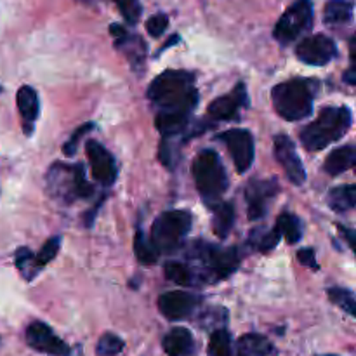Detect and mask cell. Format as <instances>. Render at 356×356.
Returning a JSON list of instances; mask_svg holds the SVG:
<instances>
[{
  "instance_id": "603a6c76",
  "label": "cell",
  "mask_w": 356,
  "mask_h": 356,
  "mask_svg": "<svg viewBox=\"0 0 356 356\" xmlns=\"http://www.w3.org/2000/svg\"><path fill=\"white\" fill-rule=\"evenodd\" d=\"M325 24H346L353 21V3L348 0H330L323 10Z\"/></svg>"
},
{
  "instance_id": "cb8c5ba5",
  "label": "cell",
  "mask_w": 356,
  "mask_h": 356,
  "mask_svg": "<svg viewBox=\"0 0 356 356\" xmlns=\"http://www.w3.org/2000/svg\"><path fill=\"white\" fill-rule=\"evenodd\" d=\"M329 205L334 212H348L356 205V188L355 184L334 188L329 193Z\"/></svg>"
},
{
  "instance_id": "4fadbf2b",
  "label": "cell",
  "mask_w": 356,
  "mask_h": 356,
  "mask_svg": "<svg viewBox=\"0 0 356 356\" xmlns=\"http://www.w3.org/2000/svg\"><path fill=\"white\" fill-rule=\"evenodd\" d=\"M26 343L38 353L52 356H70V348L52 332L49 325L42 322H33L26 329Z\"/></svg>"
},
{
  "instance_id": "5b68a950",
  "label": "cell",
  "mask_w": 356,
  "mask_h": 356,
  "mask_svg": "<svg viewBox=\"0 0 356 356\" xmlns=\"http://www.w3.org/2000/svg\"><path fill=\"white\" fill-rule=\"evenodd\" d=\"M47 190L56 200L72 204L94 195V186L87 181L83 165H65L56 162L47 172Z\"/></svg>"
},
{
  "instance_id": "4dcf8cb0",
  "label": "cell",
  "mask_w": 356,
  "mask_h": 356,
  "mask_svg": "<svg viewBox=\"0 0 356 356\" xmlns=\"http://www.w3.org/2000/svg\"><path fill=\"white\" fill-rule=\"evenodd\" d=\"M209 355L211 356H232V336L228 330L218 329L212 332L209 341Z\"/></svg>"
},
{
  "instance_id": "5bb4252c",
  "label": "cell",
  "mask_w": 356,
  "mask_h": 356,
  "mask_svg": "<svg viewBox=\"0 0 356 356\" xmlns=\"http://www.w3.org/2000/svg\"><path fill=\"white\" fill-rule=\"evenodd\" d=\"M249 106L245 83L240 82L235 89L226 96L218 97L209 104V115L214 120H235L238 118V111Z\"/></svg>"
},
{
  "instance_id": "484cf974",
  "label": "cell",
  "mask_w": 356,
  "mask_h": 356,
  "mask_svg": "<svg viewBox=\"0 0 356 356\" xmlns=\"http://www.w3.org/2000/svg\"><path fill=\"white\" fill-rule=\"evenodd\" d=\"M282 235L278 232V228L275 226L273 229H254L252 235H250V243L256 247L259 252H270L271 249L278 245Z\"/></svg>"
},
{
  "instance_id": "f35d334b",
  "label": "cell",
  "mask_w": 356,
  "mask_h": 356,
  "mask_svg": "<svg viewBox=\"0 0 356 356\" xmlns=\"http://www.w3.org/2000/svg\"><path fill=\"white\" fill-rule=\"evenodd\" d=\"M343 79H344V82L350 83V86H355V82H356V70L355 68H348V72L344 73Z\"/></svg>"
},
{
  "instance_id": "6da1fadb",
  "label": "cell",
  "mask_w": 356,
  "mask_h": 356,
  "mask_svg": "<svg viewBox=\"0 0 356 356\" xmlns=\"http://www.w3.org/2000/svg\"><path fill=\"white\" fill-rule=\"evenodd\" d=\"M148 99L159 111H179L190 115L197 106L198 94L193 75L188 72H163L148 87Z\"/></svg>"
},
{
  "instance_id": "7a4b0ae2",
  "label": "cell",
  "mask_w": 356,
  "mask_h": 356,
  "mask_svg": "<svg viewBox=\"0 0 356 356\" xmlns=\"http://www.w3.org/2000/svg\"><path fill=\"white\" fill-rule=\"evenodd\" d=\"M353 115L346 106H325L312 122L301 131V143L309 152H320L332 143L339 141L351 129Z\"/></svg>"
},
{
  "instance_id": "7402d4cb",
  "label": "cell",
  "mask_w": 356,
  "mask_h": 356,
  "mask_svg": "<svg viewBox=\"0 0 356 356\" xmlns=\"http://www.w3.org/2000/svg\"><path fill=\"white\" fill-rule=\"evenodd\" d=\"M273 351L270 341L259 334H245L240 337L236 356H270Z\"/></svg>"
},
{
  "instance_id": "e0dca14e",
  "label": "cell",
  "mask_w": 356,
  "mask_h": 356,
  "mask_svg": "<svg viewBox=\"0 0 356 356\" xmlns=\"http://www.w3.org/2000/svg\"><path fill=\"white\" fill-rule=\"evenodd\" d=\"M16 101L17 108H19V115L23 118V129L30 136L33 132L38 113H40V101H38L37 90L30 86H23L17 90Z\"/></svg>"
},
{
  "instance_id": "d590c367",
  "label": "cell",
  "mask_w": 356,
  "mask_h": 356,
  "mask_svg": "<svg viewBox=\"0 0 356 356\" xmlns=\"http://www.w3.org/2000/svg\"><path fill=\"white\" fill-rule=\"evenodd\" d=\"M92 127H94L92 124H86V125H82V127L76 129L75 134L72 136V139H70L68 143H65V145H63V152H65V155H68V156L75 155L76 149H79V141L82 139V136L86 134V132H89Z\"/></svg>"
},
{
  "instance_id": "8d00e7d4",
  "label": "cell",
  "mask_w": 356,
  "mask_h": 356,
  "mask_svg": "<svg viewBox=\"0 0 356 356\" xmlns=\"http://www.w3.org/2000/svg\"><path fill=\"white\" fill-rule=\"evenodd\" d=\"M298 259H299V263L305 264V266L313 268V270H318V264H316V257H315V250H313V249H301V250H299Z\"/></svg>"
},
{
  "instance_id": "52a82bcc",
  "label": "cell",
  "mask_w": 356,
  "mask_h": 356,
  "mask_svg": "<svg viewBox=\"0 0 356 356\" xmlns=\"http://www.w3.org/2000/svg\"><path fill=\"white\" fill-rule=\"evenodd\" d=\"M193 256L204 266V275H202L204 284L225 280L240 264L238 250L233 249V247L232 249H221V247L211 245V243L198 242L193 247Z\"/></svg>"
},
{
  "instance_id": "d6986e66",
  "label": "cell",
  "mask_w": 356,
  "mask_h": 356,
  "mask_svg": "<svg viewBox=\"0 0 356 356\" xmlns=\"http://www.w3.org/2000/svg\"><path fill=\"white\" fill-rule=\"evenodd\" d=\"M356 163V149L353 145H344L336 148L325 160V172L330 176H339V174L350 170Z\"/></svg>"
},
{
  "instance_id": "9c48e42d",
  "label": "cell",
  "mask_w": 356,
  "mask_h": 356,
  "mask_svg": "<svg viewBox=\"0 0 356 356\" xmlns=\"http://www.w3.org/2000/svg\"><path fill=\"white\" fill-rule=\"evenodd\" d=\"M221 143H225L232 155L233 163L238 174H245L254 162V138L245 129H232L218 136Z\"/></svg>"
},
{
  "instance_id": "3957f363",
  "label": "cell",
  "mask_w": 356,
  "mask_h": 356,
  "mask_svg": "<svg viewBox=\"0 0 356 356\" xmlns=\"http://www.w3.org/2000/svg\"><path fill=\"white\" fill-rule=\"evenodd\" d=\"M316 82L313 79H292L271 90V101L282 118L298 122L313 113Z\"/></svg>"
},
{
  "instance_id": "8992f818",
  "label": "cell",
  "mask_w": 356,
  "mask_h": 356,
  "mask_svg": "<svg viewBox=\"0 0 356 356\" xmlns=\"http://www.w3.org/2000/svg\"><path fill=\"white\" fill-rule=\"evenodd\" d=\"M191 214L184 211L162 212L152 226V243L159 254H170L179 249L183 240L190 233Z\"/></svg>"
},
{
  "instance_id": "4316f807",
  "label": "cell",
  "mask_w": 356,
  "mask_h": 356,
  "mask_svg": "<svg viewBox=\"0 0 356 356\" xmlns=\"http://www.w3.org/2000/svg\"><path fill=\"white\" fill-rule=\"evenodd\" d=\"M165 277L169 278L170 282H174V284L183 285V287H190V285L197 284L193 270L184 263L165 264Z\"/></svg>"
},
{
  "instance_id": "7c38bea8",
  "label": "cell",
  "mask_w": 356,
  "mask_h": 356,
  "mask_svg": "<svg viewBox=\"0 0 356 356\" xmlns=\"http://www.w3.org/2000/svg\"><path fill=\"white\" fill-rule=\"evenodd\" d=\"M87 159L90 162V170H92V176L97 183L104 184V186H110L117 179V163L115 159L111 156V153L104 148L101 143L97 141H87L86 145Z\"/></svg>"
},
{
  "instance_id": "e575fe53",
  "label": "cell",
  "mask_w": 356,
  "mask_h": 356,
  "mask_svg": "<svg viewBox=\"0 0 356 356\" xmlns=\"http://www.w3.org/2000/svg\"><path fill=\"white\" fill-rule=\"evenodd\" d=\"M167 26H169V17H167V14H155V16L149 17L148 21H146V30H148V33L152 35V37H162L163 31L167 30Z\"/></svg>"
},
{
  "instance_id": "1f68e13d",
  "label": "cell",
  "mask_w": 356,
  "mask_h": 356,
  "mask_svg": "<svg viewBox=\"0 0 356 356\" xmlns=\"http://www.w3.org/2000/svg\"><path fill=\"white\" fill-rule=\"evenodd\" d=\"M122 350H124V341L111 332L103 334L101 339L97 341L96 353L99 356H117L122 353Z\"/></svg>"
},
{
  "instance_id": "f1b7e54d",
  "label": "cell",
  "mask_w": 356,
  "mask_h": 356,
  "mask_svg": "<svg viewBox=\"0 0 356 356\" xmlns=\"http://www.w3.org/2000/svg\"><path fill=\"white\" fill-rule=\"evenodd\" d=\"M327 296L343 312H346L350 316H356V299L353 292L343 287H332L327 289Z\"/></svg>"
},
{
  "instance_id": "2e32d148",
  "label": "cell",
  "mask_w": 356,
  "mask_h": 356,
  "mask_svg": "<svg viewBox=\"0 0 356 356\" xmlns=\"http://www.w3.org/2000/svg\"><path fill=\"white\" fill-rule=\"evenodd\" d=\"M277 179L268 181H252L245 190V200L249 204V218L252 221L263 219L266 214L268 200L278 193Z\"/></svg>"
},
{
  "instance_id": "44dd1931",
  "label": "cell",
  "mask_w": 356,
  "mask_h": 356,
  "mask_svg": "<svg viewBox=\"0 0 356 356\" xmlns=\"http://www.w3.org/2000/svg\"><path fill=\"white\" fill-rule=\"evenodd\" d=\"M212 209H214L212 226H214L216 235L219 238H226L235 225V205L232 202H218L216 205H212Z\"/></svg>"
},
{
  "instance_id": "ab89813d",
  "label": "cell",
  "mask_w": 356,
  "mask_h": 356,
  "mask_svg": "<svg viewBox=\"0 0 356 356\" xmlns=\"http://www.w3.org/2000/svg\"><path fill=\"white\" fill-rule=\"evenodd\" d=\"M0 92H2V86H0Z\"/></svg>"
},
{
  "instance_id": "ba28073f",
  "label": "cell",
  "mask_w": 356,
  "mask_h": 356,
  "mask_svg": "<svg viewBox=\"0 0 356 356\" xmlns=\"http://www.w3.org/2000/svg\"><path fill=\"white\" fill-rule=\"evenodd\" d=\"M313 26V3L312 0H296L278 19L273 30V37L280 44H291L296 38L305 35Z\"/></svg>"
},
{
  "instance_id": "d4e9b609",
  "label": "cell",
  "mask_w": 356,
  "mask_h": 356,
  "mask_svg": "<svg viewBox=\"0 0 356 356\" xmlns=\"http://www.w3.org/2000/svg\"><path fill=\"white\" fill-rule=\"evenodd\" d=\"M277 228L282 236H285L289 243H298L302 238V226L298 216L291 214V212H282L278 216Z\"/></svg>"
},
{
  "instance_id": "277c9868",
  "label": "cell",
  "mask_w": 356,
  "mask_h": 356,
  "mask_svg": "<svg viewBox=\"0 0 356 356\" xmlns=\"http://www.w3.org/2000/svg\"><path fill=\"white\" fill-rule=\"evenodd\" d=\"M193 177L200 197L209 207L218 204L228 190V174L214 149H204L193 162Z\"/></svg>"
},
{
  "instance_id": "8fae6325",
  "label": "cell",
  "mask_w": 356,
  "mask_h": 356,
  "mask_svg": "<svg viewBox=\"0 0 356 356\" xmlns=\"http://www.w3.org/2000/svg\"><path fill=\"white\" fill-rule=\"evenodd\" d=\"M275 156L284 167L285 174H287L289 181L296 186H301L306 181V170L302 165V160L299 159L296 146L292 139L285 134L275 136Z\"/></svg>"
},
{
  "instance_id": "83f0119b",
  "label": "cell",
  "mask_w": 356,
  "mask_h": 356,
  "mask_svg": "<svg viewBox=\"0 0 356 356\" xmlns=\"http://www.w3.org/2000/svg\"><path fill=\"white\" fill-rule=\"evenodd\" d=\"M134 252L136 256H138L139 263L141 264H155L156 259H159V252L155 250V247H153L152 240H148L145 236V233L141 232V229H138V233H136V240H134Z\"/></svg>"
},
{
  "instance_id": "ffe728a7",
  "label": "cell",
  "mask_w": 356,
  "mask_h": 356,
  "mask_svg": "<svg viewBox=\"0 0 356 356\" xmlns=\"http://www.w3.org/2000/svg\"><path fill=\"white\" fill-rule=\"evenodd\" d=\"M188 117L190 115L179 113V111H159L155 117V125L162 136L170 138L179 132H183L188 125Z\"/></svg>"
},
{
  "instance_id": "60d3db41",
  "label": "cell",
  "mask_w": 356,
  "mask_h": 356,
  "mask_svg": "<svg viewBox=\"0 0 356 356\" xmlns=\"http://www.w3.org/2000/svg\"><path fill=\"white\" fill-rule=\"evenodd\" d=\"M325 356H336V355H325Z\"/></svg>"
},
{
  "instance_id": "836d02e7",
  "label": "cell",
  "mask_w": 356,
  "mask_h": 356,
  "mask_svg": "<svg viewBox=\"0 0 356 356\" xmlns=\"http://www.w3.org/2000/svg\"><path fill=\"white\" fill-rule=\"evenodd\" d=\"M115 2L118 3L122 14L129 23H138L139 16H141V2L139 0H115Z\"/></svg>"
},
{
  "instance_id": "74e56055",
  "label": "cell",
  "mask_w": 356,
  "mask_h": 356,
  "mask_svg": "<svg viewBox=\"0 0 356 356\" xmlns=\"http://www.w3.org/2000/svg\"><path fill=\"white\" fill-rule=\"evenodd\" d=\"M339 229L344 233V236L348 238V243H350L351 249H355V233H353V229H348V228H344V226H339Z\"/></svg>"
},
{
  "instance_id": "30bf717a",
  "label": "cell",
  "mask_w": 356,
  "mask_h": 356,
  "mask_svg": "<svg viewBox=\"0 0 356 356\" xmlns=\"http://www.w3.org/2000/svg\"><path fill=\"white\" fill-rule=\"evenodd\" d=\"M296 54L309 66H325L337 56V45L330 37L318 33L301 40L296 49Z\"/></svg>"
},
{
  "instance_id": "ac0fdd59",
  "label": "cell",
  "mask_w": 356,
  "mask_h": 356,
  "mask_svg": "<svg viewBox=\"0 0 356 356\" xmlns=\"http://www.w3.org/2000/svg\"><path fill=\"white\" fill-rule=\"evenodd\" d=\"M163 350L169 356H190L195 351L193 336L184 327H176L163 337Z\"/></svg>"
},
{
  "instance_id": "f546056e",
  "label": "cell",
  "mask_w": 356,
  "mask_h": 356,
  "mask_svg": "<svg viewBox=\"0 0 356 356\" xmlns=\"http://www.w3.org/2000/svg\"><path fill=\"white\" fill-rule=\"evenodd\" d=\"M16 266L19 270V273L23 275L26 280H31V278L37 277V273L40 271V266L35 261V254L30 252V249L26 247H21L16 252Z\"/></svg>"
},
{
  "instance_id": "d6a6232c",
  "label": "cell",
  "mask_w": 356,
  "mask_h": 356,
  "mask_svg": "<svg viewBox=\"0 0 356 356\" xmlns=\"http://www.w3.org/2000/svg\"><path fill=\"white\" fill-rule=\"evenodd\" d=\"M59 247H61V238H59V236H52V238H49L47 242L44 243V247L40 249V252L35 256V261H37L38 266L42 268L47 263H51V261L58 256Z\"/></svg>"
},
{
  "instance_id": "9a60e30c",
  "label": "cell",
  "mask_w": 356,
  "mask_h": 356,
  "mask_svg": "<svg viewBox=\"0 0 356 356\" xmlns=\"http://www.w3.org/2000/svg\"><path fill=\"white\" fill-rule=\"evenodd\" d=\"M198 306V298L197 296L190 294V292L184 291H172L165 292L159 298V309L162 312V315L167 320H184L195 312V308Z\"/></svg>"
}]
</instances>
